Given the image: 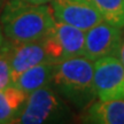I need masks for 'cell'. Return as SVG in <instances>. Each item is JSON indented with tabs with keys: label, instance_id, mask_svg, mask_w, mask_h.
Segmentation results:
<instances>
[{
	"label": "cell",
	"instance_id": "cell-1",
	"mask_svg": "<svg viewBox=\"0 0 124 124\" xmlns=\"http://www.w3.org/2000/svg\"><path fill=\"white\" fill-rule=\"evenodd\" d=\"M5 36L12 43L43 39L54 25L55 18L49 6L25 0H9L0 15Z\"/></svg>",
	"mask_w": 124,
	"mask_h": 124
},
{
	"label": "cell",
	"instance_id": "cell-2",
	"mask_svg": "<svg viewBox=\"0 0 124 124\" xmlns=\"http://www.w3.org/2000/svg\"><path fill=\"white\" fill-rule=\"evenodd\" d=\"M51 83L55 90L78 108H85L97 98L94 61L86 56H71L55 63Z\"/></svg>",
	"mask_w": 124,
	"mask_h": 124
},
{
	"label": "cell",
	"instance_id": "cell-3",
	"mask_svg": "<svg viewBox=\"0 0 124 124\" xmlns=\"http://www.w3.org/2000/svg\"><path fill=\"white\" fill-rule=\"evenodd\" d=\"M63 105L51 85H45L28 95L13 123L40 124L62 118Z\"/></svg>",
	"mask_w": 124,
	"mask_h": 124
},
{
	"label": "cell",
	"instance_id": "cell-4",
	"mask_svg": "<svg viewBox=\"0 0 124 124\" xmlns=\"http://www.w3.org/2000/svg\"><path fill=\"white\" fill-rule=\"evenodd\" d=\"M94 89L99 100H124V66L116 56L94 61Z\"/></svg>",
	"mask_w": 124,
	"mask_h": 124
},
{
	"label": "cell",
	"instance_id": "cell-5",
	"mask_svg": "<svg viewBox=\"0 0 124 124\" xmlns=\"http://www.w3.org/2000/svg\"><path fill=\"white\" fill-rule=\"evenodd\" d=\"M51 7L55 21L70 24L83 31L105 21L90 0H52Z\"/></svg>",
	"mask_w": 124,
	"mask_h": 124
},
{
	"label": "cell",
	"instance_id": "cell-6",
	"mask_svg": "<svg viewBox=\"0 0 124 124\" xmlns=\"http://www.w3.org/2000/svg\"><path fill=\"white\" fill-rule=\"evenodd\" d=\"M123 30L102 21L85 32V55L95 61L103 56H116L120 48Z\"/></svg>",
	"mask_w": 124,
	"mask_h": 124
},
{
	"label": "cell",
	"instance_id": "cell-7",
	"mask_svg": "<svg viewBox=\"0 0 124 124\" xmlns=\"http://www.w3.org/2000/svg\"><path fill=\"white\" fill-rule=\"evenodd\" d=\"M9 62L12 71V83L27 69L44 62H52L49 60L44 38L35 41L18 43L9 49ZM54 63V62H53Z\"/></svg>",
	"mask_w": 124,
	"mask_h": 124
},
{
	"label": "cell",
	"instance_id": "cell-8",
	"mask_svg": "<svg viewBox=\"0 0 124 124\" xmlns=\"http://www.w3.org/2000/svg\"><path fill=\"white\" fill-rule=\"evenodd\" d=\"M85 32L63 22L55 21L49 33L58 41L64 59L85 55Z\"/></svg>",
	"mask_w": 124,
	"mask_h": 124
},
{
	"label": "cell",
	"instance_id": "cell-9",
	"mask_svg": "<svg viewBox=\"0 0 124 124\" xmlns=\"http://www.w3.org/2000/svg\"><path fill=\"white\" fill-rule=\"evenodd\" d=\"M85 122L97 124H124V100H99L90 105Z\"/></svg>",
	"mask_w": 124,
	"mask_h": 124
},
{
	"label": "cell",
	"instance_id": "cell-10",
	"mask_svg": "<svg viewBox=\"0 0 124 124\" xmlns=\"http://www.w3.org/2000/svg\"><path fill=\"white\" fill-rule=\"evenodd\" d=\"M54 66L55 63L53 62H44L35 67H31L25 71H23L12 83V85L22 90L23 92L29 95L33 91L51 83Z\"/></svg>",
	"mask_w": 124,
	"mask_h": 124
},
{
	"label": "cell",
	"instance_id": "cell-11",
	"mask_svg": "<svg viewBox=\"0 0 124 124\" xmlns=\"http://www.w3.org/2000/svg\"><path fill=\"white\" fill-rule=\"evenodd\" d=\"M28 94L14 85L0 91V124L13 123L27 100Z\"/></svg>",
	"mask_w": 124,
	"mask_h": 124
},
{
	"label": "cell",
	"instance_id": "cell-12",
	"mask_svg": "<svg viewBox=\"0 0 124 124\" xmlns=\"http://www.w3.org/2000/svg\"><path fill=\"white\" fill-rule=\"evenodd\" d=\"M106 22L124 28V0H90Z\"/></svg>",
	"mask_w": 124,
	"mask_h": 124
},
{
	"label": "cell",
	"instance_id": "cell-13",
	"mask_svg": "<svg viewBox=\"0 0 124 124\" xmlns=\"http://www.w3.org/2000/svg\"><path fill=\"white\" fill-rule=\"evenodd\" d=\"M8 45H4L0 48V91L12 85V71L9 62Z\"/></svg>",
	"mask_w": 124,
	"mask_h": 124
},
{
	"label": "cell",
	"instance_id": "cell-14",
	"mask_svg": "<svg viewBox=\"0 0 124 124\" xmlns=\"http://www.w3.org/2000/svg\"><path fill=\"white\" fill-rule=\"evenodd\" d=\"M116 58L118 59L124 66V31H123V35H122V40H121V44H120V48L117 51V54H116Z\"/></svg>",
	"mask_w": 124,
	"mask_h": 124
},
{
	"label": "cell",
	"instance_id": "cell-15",
	"mask_svg": "<svg viewBox=\"0 0 124 124\" xmlns=\"http://www.w3.org/2000/svg\"><path fill=\"white\" fill-rule=\"evenodd\" d=\"M25 1H29V2H31V4H36V5H43V4L51 2L52 0H25Z\"/></svg>",
	"mask_w": 124,
	"mask_h": 124
},
{
	"label": "cell",
	"instance_id": "cell-16",
	"mask_svg": "<svg viewBox=\"0 0 124 124\" xmlns=\"http://www.w3.org/2000/svg\"><path fill=\"white\" fill-rule=\"evenodd\" d=\"M4 46V36H2V31H1V28H0V48Z\"/></svg>",
	"mask_w": 124,
	"mask_h": 124
},
{
	"label": "cell",
	"instance_id": "cell-17",
	"mask_svg": "<svg viewBox=\"0 0 124 124\" xmlns=\"http://www.w3.org/2000/svg\"><path fill=\"white\" fill-rule=\"evenodd\" d=\"M2 4H4V0H0V8H1V6H2Z\"/></svg>",
	"mask_w": 124,
	"mask_h": 124
}]
</instances>
